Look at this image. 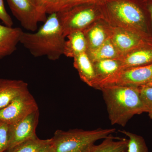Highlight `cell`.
I'll return each instance as SVG.
<instances>
[{
  "label": "cell",
  "instance_id": "6da1fadb",
  "mask_svg": "<svg viewBox=\"0 0 152 152\" xmlns=\"http://www.w3.org/2000/svg\"><path fill=\"white\" fill-rule=\"evenodd\" d=\"M56 12L50 14L41 27L33 33L23 31L20 43L33 56L57 61L64 55L66 40Z\"/></svg>",
  "mask_w": 152,
  "mask_h": 152
},
{
  "label": "cell",
  "instance_id": "7a4b0ae2",
  "mask_svg": "<svg viewBox=\"0 0 152 152\" xmlns=\"http://www.w3.org/2000/svg\"><path fill=\"white\" fill-rule=\"evenodd\" d=\"M100 90L112 125L124 127L134 116L145 113L140 87L107 86Z\"/></svg>",
  "mask_w": 152,
  "mask_h": 152
},
{
  "label": "cell",
  "instance_id": "3957f363",
  "mask_svg": "<svg viewBox=\"0 0 152 152\" xmlns=\"http://www.w3.org/2000/svg\"><path fill=\"white\" fill-rule=\"evenodd\" d=\"M115 132V128H99L92 130H58L51 138L52 148L53 152H86L97 141L106 138Z\"/></svg>",
  "mask_w": 152,
  "mask_h": 152
},
{
  "label": "cell",
  "instance_id": "277c9868",
  "mask_svg": "<svg viewBox=\"0 0 152 152\" xmlns=\"http://www.w3.org/2000/svg\"><path fill=\"white\" fill-rule=\"evenodd\" d=\"M64 36L88 28L97 17L93 4H84L56 12Z\"/></svg>",
  "mask_w": 152,
  "mask_h": 152
},
{
  "label": "cell",
  "instance_id": "5b68a950",
  "mask_svg": "<svg viewBox=\"0 0 152 152\" xmlns=\"http://www.w3.org/2000/svg\"><path fill=\"white\" fill-rule=\"evenodd\" d=\"M152 80V63L147 65L121 70L114 75L98 81L93 88L100 90L107 86L140 87Z\"/></svg>",
  "mask_w": 152,
  "mask_h": 152
},
{
  "label": "cell",
  "instance_id": "8992f818",
  "mask_svg": "<svg viewBox=\"0 0 152 152\" xmlns=\"http://www.w3.org/2000/svg\"><path fill=\"white\" fill-rule=\"evenodd\" d=\"M38 110L37 102L28 90L0 109V121L12 125Z\"/></svg>",
  "mask_w": 152,
  "mask_h": 152
},
{
  "label": "cell",
  "instance_id": "52a82bcc",
  "mask_svg": "<svg viewBox=\"0 0 152 152\" xmlns=\"http://www.w3.org/2000/svg\"><path fill=\"white\" fill-rule=\"evenodd\" d=\"M13 15L25 29L32 32L37 30L38 23H45L47 14L39 10L29 0H7Z\"/></svg>",
  "mask_w": 152,
  "mask_h": 152
},
{
  "label": "cell",
  "instance_id": "ba28073f",
  "mask_svg": "<svg viewBox=\"0 0 152 152\" xmlns=\"http://www.w3.org/2000/svg\"><path fill=\"white\" fill-rule=\"evenodd\" d=\"M107 7L110 13L121 23L140 29L145 28L143 13L134 3L126 0H114L109 2Z\"/></svg>",
  "mask_w": 152,
  "mask_h": 152
},
{
  "label": "cell",
  "instance_id": "9c48e42d",
  "mask_svg": "<svg viewBox=\"0 0 152 152\" xmlns=\"http://www.w3.org/2000/svg\"><path fill=\"white\" fill-rule=\"evenodd\" d=\"M39 116V112L38 110L16 123L9 125V144L7 151L22 142L37 136L36 131Z\"/></svg>",
  "mask_w": 152,
  "mask_h": 152
},
{
  "label": "cell",
  "instance_id": "30bf717a",
  "mask_svg": "<svg viewBox=\"0 0 152 152\" xmlns=\"http://www.w3.org/2000/svg\"><path fill=\"white\" fill-rule=\"evenodd\" d=\"M23 32L21 28L0 24V60L15 51Z\"/></svg>",
  "mask_w": 152,
  "mask_h": 152
},
{
  "label": "cell",
  "instance_id": "8fae6325",
  "mask_svg": "<svg viewBox=\"0 0 152 152\" xmlns=\"http://www.w3.org/2000/svg\"><path fill=\"white\" fill-rule=\"evenodd\" d=\"M28 90V84L22 80L0 79V109Z\"/></svg>",
  "mask_w": 152,
  "mask_h": 152
},
{
  "label": "cell",
  "instance_id": "7c38bea8",
  "mask_svg": "<svg viewBox=\"0 0 152 152\" xmlns=\"http://www.w3.org/2000/svg\"><path fill=\"white\" fill-rule=\"evenodd\" d=\"M74 58V66L77 71L82 80L93 87L96 78L94 63L87 52L82 53Z\"/></svg>",
  "mask_w": 152,
  "mask_h": 152
},
{
  "label": "cell",
  "instance_id": "4fadbf2b",
  "mask_svg": "<svg viewBox=\"0 0 152 152\" xmlns=\"http://www.w3.org/2000/svg\"><path fill=\"white\" fill-rule=\"evenodd\" d=\"M111 40L117 50L121 53H126L132 50L140 42L138 36L122 29L115 31Z\"/></svg>",
  "mask_w": 152,
  "mask_h": 152
},
{
  "label": "cell",
  "instance_id": "5bb4252c",
  "mask_svg": "<svg viewBox=\"0 0 152 152\" xmlns=\"http://www.w3.org/2000/svg\"><path fill=\"white\" fill-rule=\"evenodd\" d=\"M67 37L68 40L65 42L64 55L74 58L82 53L87 52L88 45L86 38L83 31H75Z\"/></svg>",
  "mask_w": 152,
  "mask_h": 152
},
{
  "label": "cell",
  "instance_id": "9a60e30c",
  "mask_svg": "<svg viewBox=\"0 0 152 152\" xmlns=\"http://www.w3.org/2000/svg\"><path fill=\"white\" fill-rule=\"evenodd\" d=\"M128 139L110 135L99 145H91L86 152H127Z\"/></svg>",
  "mask_w": 152,
  "mask_h": 152
},
{
  "label": "cell",
  "instance_id": "2e32d148",
  "mask_svg": "<svg viewBox=\"0 0 152 152\" xmlns=\"http://www.w3.org/2000/svg\"><path fill=\"white\" fill-rule=\"evenodd\" d=\"M120 60L121 63L120 70L147 65L152 63V50L141 49L134 51Z\"/></svg>",
  "mask_w": 152,
  "mask_h": 152
},
{
  "label": "cell",
  "instance_id": "e0dca14e",
  "mask_svg": "<svg viewBox=\"0 0 152 152\" xmlns=\"http://www.w3.org/2000/svg\"><path fill=\"white\" fill-rule=\"evenodd\" d=\"M94 64L96 76L94 85L98 81L116 73L120 70L121 68V61L118 59L100 60L94 63Z\"/></svg>",
  "mask_w": 152,
  "mask_h": 152
},
{
  "label": "cell",
  "instance_id": "ac0fdd59",
  "mask_svg": "<svg viewBox=\"0 0 152 152\" xmlns=\"http://www.w3.org/2000/svg\"><path fill=\"white\" fill-rule=\"evenodd\" d=\"M87 53L93 63L107 59H119L117 50L111 39L108 38L101 46L95 50H88Z\"/></svg>",
  "mask_w": 152,
  "mask_h": 152
},
{
  "label": "cell",
  "instance_id": "d6986e66",
  "mask_svg": "<svg viewBox=\"0 0 152 152\" xmlns=\"http://www.w3.org/2000/svg\"><path fill=\"white\" fill-rule=\"evenodd\" d=\"M83 32L86 38L87 51L97 48L103 44L108 38L103 28L99 25L88 28Z\"/></svg>",
  "mask_w": 152,
  "mask_h": 152
},
{
  "label": "cell",
  "instance_id": "ffe728a7",
  "mask_svg": "<svg viewBox=\"0 0 152 152\" xmlns=\"http://www.w3.org/2000/svg\"><path fill=\"white\" fill-rule=\"evenodd\" d=\"M50 141L51 139L41 140L36 136L22 142L7 152H36Z\"/></svg>",
  "mask_w": 152,
  "mask_h": 152
},
{
  "label": "cell",
  "instance_id": "44dd1931",
  "mask_svg": "<svg viewBox=\"0 0 152 152\" xmlns=\"http://www.w3.org/2000/svg\"><path fill=\"white\" fill-rule=\"evenodd\" d=\"M120 132L128 137L127 152H150L142 136L129 131L120 130Z\"/></svg>",
  "mask_w": 152,
  "mask_h": 152
},
{
  "label": "cell",
  "instance_id": "7402d4cb",
  "mask_svg": "<svg viewBox=\"0 0 152 152\" xmlns=\"http://www.w3.org/2000/svg\"><path fill=\"white\" fill-rule=\"evenodd\" d=\"M39 11L49 15L56 12L60 0H29Z\"/></svg>",
  "mask_w": 152,
  "mask_h": 152
},
{
  "label": "cell",
  "instance_id": "603a6c76",
  "mask_svg": "<svg viewBox=\"0 0 152 152\" xmlns=\"http://www.w3.org/2000/svg\"><path fill=\"white\" fill-rule=\"evenodd\" d=\"M140 91L145 113H148L150 119L152 120V86L140 87Z\"/></svg>",
  "mask_w": 152,
  "mask_h": 152
},
{
  "label": "cell",
  "instance_id": "cb8c5ba5",
  "mask_svg": "<svg viewBox=\"0 0 152 152\" xmlns=\"http://www.w3.org/2000/svg\"><path fill=\"white\" fill-rule=\"evenodd\" d=\"M105 0H60L57 12L84 4H94Z\"/></svg>",
  "mask_w": 152,
  "mask_h": 152
},
{
  "label": "cell",
  "instance_id": "d4e9b609",
  "mask_svg": "<svg viewBox=\"0 0 152 152\" xmlns=\"http://www.w3.org/2000/svg\"><path fill=\"white\" fill-rule=\"evenodd\" d=\"M9 139V125L0 121V152L7 151Z\"/></svg>",
  "mask_w": 152,
  "mask_h": 152
},
{
  "label": "cell",
  "instance_id": "484cf974",
  "mask_svg": "<svg viewBox=\"0 0 152 152\" xmlns=\"http://www.w3.org/2000/svg\"><path fill=\"white\" fill-rule=\"evenodd\" d=\"M0 20L6 26L12 27L13 25L12 18L6 11L3 0H0Z\"/></svg>",
  "mask_w": 152,
  "mask_h": 152
},
{
  "label": "cell",
  "instance_id": "4316f807",
  "mask_svg": "<svg viewBox=\"0 0 152 152\" xmlns=\"http://www.w3.org/2000/svg\"><path fill=\"white\" fill-rule=\"evenodd\" d=\"M51 138L50 142L41 148L36 152H53L51 145Z\"/></svg>",
  "mask_w": 152,
  "mask_h": 152
},
{
  "label": "cell",
  "instance_id": "83f0119b",
  "mask_svg": "<svg viewBox=\"0 0 152 152\" xmlns=\"http://www.w3.org/2000/svg\"><path fill=\"white\" fill-rule=\"evenodd\" d=\"M148 10L149 11L150 14H151V18L152 21V5H150L148 7Z\"/></svg>",
  "mask_w": 152,
  "mask_h": 152
},
{
  "label": "cell",
  "instance_id": "f1b7e54d",
  "mask_svg": "<svg viewBox=\"0 0 152 152\" xmlns=\"http://www.w3.org/2000/svg\"><path fill=\"white\" fill-rule=\"evenodd\" d=\"M152 86V80L150 82V83H148L147 84L146 86Z\"/></svg>",
  "mask_w": 152,
  "mask_h": 152
}]
</instances>
